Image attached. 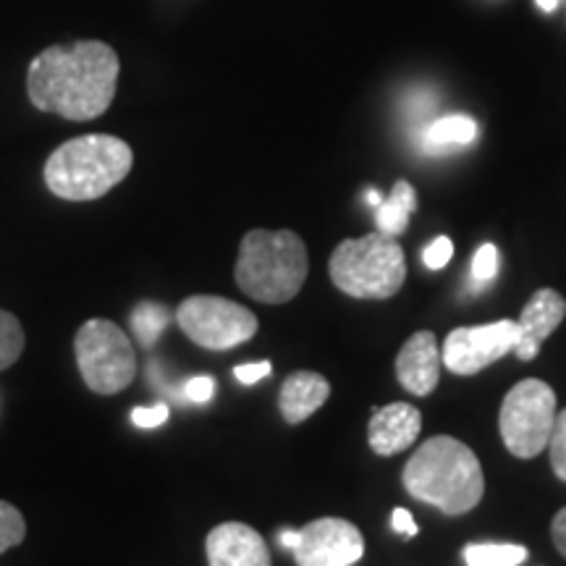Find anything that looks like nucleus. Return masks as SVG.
<instances>
[{
  "label": "nucleus",
  "instance_id": "20",
  "mask_svg": "<svg viewBox=\"0 0 566 566\" xmlns=\"http://www.w3.org/2000/svg\"><path fill=\"white\" fill-rule=\"evenodd\" d=\"M21 352H24V328L17 315L0 310V373L19 363Z\"/></svg>",
  "mask_w": 566,
  "mask_h": 566
},
{
  "label": "nucleus",
  "instance_id": "6",
  "mask_svg": "<svg viewBox=\"0 0 566 566\" xmlns=\"http://www.w3.org/2000/svg\"><path fill=\"white\" fill-rule=\"evenodd\" d=\"M76 365L90 391L101 396L122 394L137 375L134 346L122 328L105 317H92L76 331Z\"/></svg>",
  "mask_w": 566,
  "mask_h": 566
},
{
  "label": "nucleus",
  "instance_id": "30",
  "mask_svg": "<svg viewBox=\"0 0 566 566\" xmlns=\"http://www.w3.org/2000/svg\"><path fill=\"white\" fill-rule=\"evenodd\" d=\"M279 541H281L283 548L294 551L296 543H300V530H283V533L279 535Z\"/></svg>",
  "mask_w": 566,
  "mask_h": 566
},
{
  "label": "nucleus",
  "instance_id": "10",
  "mask_svg": "<svg viewBox=\"0 0 566 566\" xmlns=\"http://www.w3.org/2000/svg\"><path fill=\"white\" fill-rule=\"evenodd\" d=\"M365 554V537L357 525L323 516L300 530L294 558L300 566H354Z\"/></svg>",
  "mask_w": 566,
  "mask_h": 566
},
{
  "label": "nucleus",
  "instance_id": "17",
  "mask_svg": "<svg viewBox=\"0 0 566 566\" xmlns=\"http://www.w3.org/2000/svg\"><path fill=\"white\" fill-rule=\"evenodd\" d=\"M478 139V124L472 122L470 116H443L438 118L428 126V132H424V150L428 153H436V150H443V147H454V145H472V142Z\"/></svg>",
  "mask_w": 566,
  "mask_h": 566
},
{
  "label": "nucleus",
  "instance_id": "16",
  "mask_svg": "<svg viewBox=\"0 0 566 566\" xmlns=\"http://www.w3.org/2000/svg\"><path fill=\"white\" fill-rule=\"evenodd\" d=\"M417 210V192L415 187L405 179H399L394 184L391 195L386 197L384 202L375 208V226H378L380 233L386 237H399V233L407 231L409 218Z\"/></svg>",
  "mask_w": 566,
  "mask_h": 566
},
{
  "label": "nucleus",
  "instance_id": "28",
  "mask_svg": "<svg viewBox=\"0 0 566 566\" xmlns=\"http://www.w3.org/2000/svg\"><path fill=\"white\" fill-rule=\"evenodd\" d=\"M391 522H394V530L399 535H405L407 541L409 537H415L417 535V525H415V520H412V514L407 512V509H394V516H391Z\"/></svg>",
  "mask_w": 566,
  "mask_h": 566
},
{
  "label": "nucleus",
  "instance_id": "15",
  "mask_svg": "<svg viewBox=\"0 0 566 566\" xmlns=\"http://www.w3.org/2000/svg\"><path fill=\"white\" fill-rule=\"evenodd\" d=\"M331 396V384L321 373L300 370L283 380L279 394V409L289 424H300L313 417Z\"/></svg>",
  "mask_w": 566,
  "mask_h": 566
},
{
  "label": "nucleus",
  "instance_id": "18",
  "mask_svg": "<svg viewBox=\"0 0 566 566\" xmlns=\"http://www.w3.org/2000/svg\"><path fill=\"white\" fill-rule=\"evenodd\" d=\"M530 558L525 546L514 543H470L464 546L467 566H520Z\"/></svg>",
  "mask_w": 566,
  "mask_h": 566
},
{
  "label": "nucleus",
  "instance_id": "25",
  "mask_svg": "<svg viewBox=\"0 0 566 566\" xmlns=\"http://www.w3.org/2000/svg\"><path fill=\"white\" fill-rule=\"evenodd\" d=\"M212 394H216V380H212L210 375L192 378L187 384V388H184V396H187L189 401H195V405H205V401H210Z\"/></svg>",
  "mask_w": 566,
  "mask_h": 566
},
{
  "label": "nucleus",
  "instance_id": "19",
  "mask_svg": "<svg viewBox=\"0 0 566 566\" xmlns=\"http://www.w3.org/2000/svg\"><path fill=\"white\" fill-rule=\"evenodd\" d=\"M168 323H171V313L158 302H142L132 313V331L145 349H153L158 344V338L168 328Z\"/></svg>",
  "mask_w": 566,
  "mask_h": 566
},
{
  "label": "nucleus",
  "instance_id": "22",
  "mask_svg": "<svg viewBox=\"0 0 566 566\" xmlns=\"http://www.w3.org/2000/svg\"><path fill=\"white\" fill-rule=\"evenodd\" d=\"M548 454H551V467H554L556 478L566 483V409L556 415L554 430H551L548 438Z\"/></svg>",
  "mask_w": 566,
  "mask_h": 566
},
{
  "label": "nucleus",
  "instance_id": "1",
  "mask_svg": "<svg viewBox=\"0 0 566 566\" xmlns=\"http://www.w3.org/2000/svg\"><path fill=\"white\" fill-rule=\"evenodd\" d=\"M122 61L108 42L80 40L51 45L34 55L27 71V95L42 113L66 122H92L111 108L118 90Z\"/></svg>",
  "mask_w": 566,
  "mask_h": 566
},
{
  "label": "nucleus",
  "instance_id": "26",
  "mask_svg": "<svg viewBox=\"0 0 566 566\" xmlns=\"http://www.w3.org/2000/svg\"><path fill=\"white\" fill-rule=\"evenodd\" d=\"M168 407L166 405H155L150 409L145 407H137L132 412V422L137 424V428H158V424H163L168 420Z\"/></svg>",
  "mask_w": 566,
  "mask_h": 566
},
{
  "label": "nucleus",
  "instance_id": "24",
  "mask_svg": "<svg viewBox=\"0 0 566 566\" xmlns=\"http://www.w3.org/2000/svg\"><path fill=\"white\" fill-rule=\"evenodd\" d=\"M451 258H454V242L449 237H436L422 252V263L430 271H441V268L449 265Z\"/></svg>",
  "mask_w": 566,
  "mask_h": 566
},
{
  "label": "nucleus",
  "instance_id": "32",
  "mask_svg": "<svg viewBox=\"0 0 566 566\" xmlns=\"http://www.w3.org/2000/svg\"><path fill=\"white\" fill-rule=\"evenodd\" d=\"M386 200V197L384 195H380L378 192V189H370V192H367V202H370L373 205V208H378V205L380 202H384Z\"/></svg>",
  "mask_w": 566,
  "mask_h": 566
},
{
  "label": "nucleus",
  "instance_id": "13",
  "mask_svg": "<svg viewBox=\"0 0 566 566\" xmlns=\"http://www.w3.org/2000/svg\"><path fill=\"white\" fill-rule=\"evenodd\" d=\"M422 430L420 409L405 401H394L375 409L373 420L367 424V438H370V449L380 457H394L407 451Z\"/></svg>",
  "mask_w": 566,
  "mask_h": 566
},
{
  "label": "nucleus",
  "instance_id": "2",
  "mask_svg": "<svg viewBox=\"0 0 566 566\" xmlns=\"http://www.w3.org/2000/svg\"><path fill=\"white\" fill-rule=\"evenodd\" d=\"M405 488L412 499L459 516L472 512L485 493L480 459L451 436L428 438L405 467Z\"/></svg>",
  "mask_w": 566,
  "mask_h": 566
},
{
  "label": "nucleus",
  "instance_id": "14",
  "mask_svg": "<svg viewBox=\"0 0 566 566\" xmlns=\"http://www.w3.org/2000/svg\"><path fill=\"white\" fill-rule=\"evenodd\" d=\"M566 317V300L554 289H537V292L530 296L525 310L520 315V328L522 338L520 344L514 346V354L522 359V363H530L537 352H541V344L554 334V331L562 325Z\"/></svg>",
  "mask_w": 566,
  "mask_h": 566
},
{
  "label": "nucleus",
  "instance_id": "8",
  "mask_svg": "<svg viewBox=\"0 0 566 566\" xmlns=\"http://www.w3.org/2000/svg\"><path fill=\"white\" fill-rule=\"evenodd\" d=\"M176 323L184 336L212 352L233 349L258 334V317L252 310L210 294L187 296L176 310Z\"/></svg>",
  "mask_w": 566,
  "mask_h": 566
},
{
  "label": "nucleus",
  "instance_id": "7",
  "mask_svg": "<svg viewBox=\"0 0 566 566\" xmlns=\"http://www.w3.org/2000/svg\"><path fill=\"white\" fill-rule=\"evenodd\" d=\"M556 415L554 388L537 378L520 380L501 405L499 430L504 446L520 459L543 454L551 430H554Z\"/></svg>",
  "mask_w": 566,
  "mask_h": 566
},
{
  "label": "nucleus",
  "instance_id": "9",
  "mask_svg": "<svg viewBox=\"0 0 566 566\" xmlns=\"http://www.w3.org/2000/svg\"><path fill=\"white\" fill-rule=\"evenodd\" d=\"M520 338V323L509 317L472 328H454L443 342V365L454 375H475L514 352Z\"/></svg>",
  "mask_w": 566,
  "mask_h": 566
},
{
  "label": "nucleus",
  "instance_id": "5",
  "mask_svg": "<svg viewBox=\"0 0 566 566\" xmlns=\"http://www.w3.org/2000/svg\"><path fill=\"white\" fill-rule=\"evenodd\" d=\"M336 289L354 300H391L407 279V258L394 237L375 231L344 239L328 260Z\"/></svg>",
  "mask_w": 566,
  "mask_h": 566
},
{
  "label": "nucleus",
  "instance_id": "21",
  "mask_svg": "<svg viewBox=\"0 0 566 566\" xmlns=\"http://www.w3.org/2000/svg\"><path fill=\"white\" fill-rule=\"evenodd\" d=\"M27 535V522L21 512L9 501H0V554L19 546Z\"/></svg>",
  "mask_w": 566,
  "mask_h": 566
},
{
  "label": "nucleus",
  "instance_id": "4",
  "mask_svg": "<svg viewBox=\"0 0 566 566\" xmlns=\"http://www.w3.org/2000/svg\"><path fill=\"white\" fill-rule=\"evenodd\" d=\"M310 273L307 244L300 233L252 229L239 244L233 279L237 286L263 304H283L302 292Z\"/></svg>",
  "mask_w": 566,
  "mask_h": 566
},
{
  "label": "nucleus",
  "instance_id": "27",
  "mask_svg": "<svg viewBox=\"0 0 566 566\" xmlns=\"http://www.w3.org/2000/svg\"><path fill=\"white\" fill-rule=\"evenodd\" d=\"M271 373H273L271 363H247V365L233 367V378H237L239 384H244V386L258 384V380L268 378Z\"/></svg>",
  "mask_w": 566,
  "mask_h": 566
},
{
  "label": "nucleus",
  "instance_id": "11",
  "mask_svg": "<svg viewBox=\"0 0 566 566\" xmlns=\"http://www.w3.org/2000/svg\"><path fill=\"white\" fill-rule=\"evenodd\" d=\"M210 566H273L265 537L242 522H223L205 537Z\"/></svg>",
  "mask_w": 566,
  "mask_h": 566
},
{
  "label": "nucleus",
  "instance_id": "23",
  "mask_svg": "<svg viewBox=\"0 0 566 566\" xmlns=\"http://www.w3.org/2000/svg\"><path fill=\"white\" fill-rule=\"evenodd\" d=\"M495 273H499V250L495 244H483L472 258V283L475 289L485 286L495 279Z\"/></svg>",
  "mask_w": 566,
  "mask_h": 566
},
{
  "label": "nucleus",
  "instance_id": "3",
  "mask_svg": "<svg viewBox=\"0 0 566 566\" xmlns=\"http://www.w3.org/2000/svg\"><path fill=\"white\" fill-rule=\"evenodd\" d=\"M134 166V153L113 134H84L63 142L45 163V184L69 202L101 200L118 187Z\"/></svg>",
  "mask_w": 566,
  "mask_h": 566
},
{
  "label": "nucleus",
  "instance_id": "29",
  "mask_svg": "<svg viewBox=\"0 0 566 566\" xmlns=\"http://www.w3.org/2000/svg\"><path fill=\"white\" fill-rule=\"evenodd\" d=\"M551 537H554V546L558 554L566 558V506L554 516V525H551Z\"/></svg>",
  "mask_w": 566,
  "mask_h": 566
},
{
  "label": "nucleus",
  "instance_id": "12",
  "mask_svg": "<svg viewBox=\"0 0 566 566\" xmlns=\"http://www.w3.org/2000/svg\"><path fill=\"white\" fill-rule=\"evenodd\" d=\"M396 378L415 396L436 391L438 378H441V349H438L433 331H417L415 336H409L396 357Z\"/></svg>",
  "mask_w": 566,
  "mask_h": 566
},
{
  "label": "nucleus",
  "instance_id": "31",
  "mask_svg": "<svg viewBox=\"0 0 566 566\" xmlns=\"http://www.w3.org/2000/svg\"><path fill=\"white\" fill-rule=\"evenodd\" d=\"M537 9L546 11V13H554L558 9V0H535Z\"/></svg>",
  "mask_w": 566,
  "mask_h": 566
}]
</instances>
